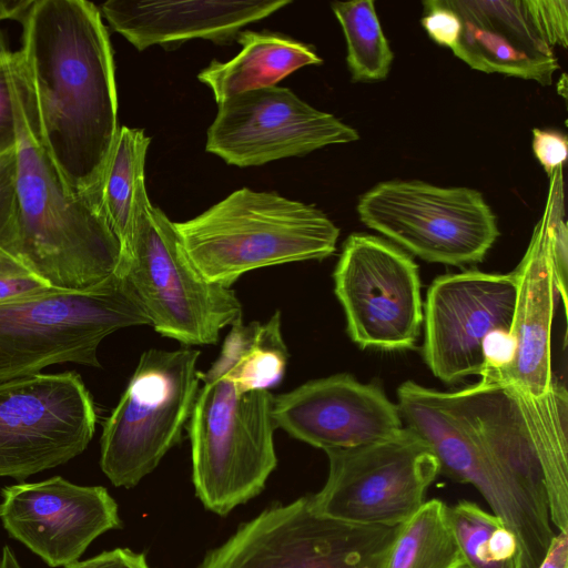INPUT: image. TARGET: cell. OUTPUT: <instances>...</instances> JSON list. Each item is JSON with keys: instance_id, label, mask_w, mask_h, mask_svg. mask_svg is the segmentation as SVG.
Segmentation results:
<instances>
[{"instance_id": "22", "label": "cell", "mask_w": 568, "mask_h": 568, "mask_svg": "<svg viewBox=\"0 0 568 568\" xmlns=\"http://www.w3.org/2000/svg\"><path fill=\"white\" fill-rule=\"evenodd\" d=\"M376 568H464L448 506L437 498L425 501L396 527Z\"/></svg>"}, {"instance_id": "28", "label": "cell", "mask_w": 568, "mask_h": 568, "mask_svg": "<svg viewBox=\"0 0 568 568\" xmlns=\"http://www.w3.org/2000/svg\"><path fill=\"white\" fill-rule=\"evenodd\" d=\"M14 165L13 144L0 153V254L9 252L20 256Z\"/></svg>"}, {"instance_id": "33", "label": "cell", "mask_w": 568, "mask_h": 568, "mask_svg": "<svg viewBox=\"0 0 568 568\" xmlns=\"http://www.w3.org/2000/svg\"><path fill=\"white\" fill-rule=\"evenodd\" d=\"M64 568H150L143 552L114 548L85 560H77Z\"/></svg>"}, {"instance_id": "25", "label": "cell", "mask_w": 568, "mask_h": 568, "mask_svg": "<svg viewBox=\"0 0 568 568\" xmlns=\"http://www.w3.org/2000/svg\"><path fill=\"white\" fill-rule=\"evenodd\" d=\"M332 10L346 40V62L355 82L384 80L394 53L371 0L333 2Z\"/></svg>"}, {"instance_id": "34", "label": "cell", "mask_w": 568, "mask_h": 568, "mask_svg": "<svg viewBox=\"0 0 568 568\" xmlns=\"http://www.w3.org/2000/svg\"><path fill=\"white\" fill-rule=\"evenodd\" d=\"M538 568H568V532L558 531Z\"/></svg>"}, {"instance_id": "13", "label": "cell", "mask_w": 568, "mask_h": 568, "mask_svg": "<svg viewBox=\"0 0 568 568\" xmlns=\"http://www.w3.org/2000/svg\"><path fill=\"white\" fill-rule=\"evenodd\" d=\"M334 292L362 348L414 347L423 324L418 266L394 244L353 233L335 266Z\"/></svg>"}, {"instance_id": "17", "label": "cell", "mask_w": 568, "mask_h": 568, "mask_svg": "<svg viewBox=\"0 0 568 568\" xmlns=\"http://www.w3.org/2000/svg\"><path fill=\"white\" fill-rule=\"evenodd\" d=\"M273 418L277 428L324 452L384 440L403 428L397 405L381 387L345 373L274 396Z\"/></svg>"}, {"instance_id": "3", "label": "cell", "mask_w": 568, "mask_h": 568, "mask_svg": "<svg viewBox=\"0 0 568 568\" xmlns=\"http://www.w3.org/2000/svg\"><path fill=\"white\" fill-rule=\"evenodd\" d=\"M20 257L52 287L87 292L118 272L122 246L99 204L72 193L40 136L19 51L9 52Z\"/></svg>"}, {"instance_id": "7", "label": "cell", "mask_w": 568, "mask_h": 568, "mask_svg": "<svg viewBox=\"0 0 568 568\" xmlns=\"http://www.w3.org/2000/svg\"><path fill=\"white\" fill-rule=\"evenodd\" d=\"M139 325H150V320L129 280L118 272L87 292L59 291L0 305V383L53 364L101 367V342Z\"/></svg>"}, {"instance_id": "37", "label": "cell", "mask_w": 568, "mask_h": 568, "mask_svg": "<svg viewBox=\"0 0 568 568\" xmlns=\"http://www.w3.org/2000/svg\"><path fill=\"white\" fill-rule=\"evenodd\" d=\"M1 565H2V558H1V556H0V568H1Z\"/></svg>"}, {"instance_id": "23", "label": "cell", "mask_w": 568, "mask_h": 568, "mask_svg": "<svg viewBox=\"0 0 568 568\" xmlns=\"http://www.w3.org/2000/svg\"><path fill=\"white\" fill-rule=\"evenodd\" d=\"M151 139L142 129L121 126L108 159L100 186L103 214L123 251L129 242L139 184Z\"/></svg>"}, {"instance_id": "1", "label": "cell", "mask_w": 568, "mask_h": 568, "mask_svg": "<svg viewBox=\"0 0 568 568\" xmlns=\"http://www.w3.org/2000/svg\"><path fill=\"white\" fill-rule=\"evenodd\" d=\"M406 427L432 448L444 474L478 490L516 537L520 568H538L558 531L568 532V394L541 397L480 379L440 392L413 381L397 388Z\"/></svg>"}, {"instance_id": "27", "label": "cell", "mask_w": 568, "mask_h": 568, "mask_svg": "<svg viewBox=\"0 0 568 568\" xmlns=\"http://www.w3.org/2000/svg\"><path fill=\"white\" fill-rule=\"evenodd\" d=\"M59 291L31 270L20 256L9 252L0 254V305L24 302Z\"/></svg>"}, {"instance_id": "26", "label": "cell", "mask_w": 568, "mask_h": 568, "mask_svg": "<svg viewBox=\"0 0 568 568\" xmlns=\"http://www.w3.org/2000/svg\"><path fill=\"white\" fill-rule=\"evenodd\" d=\"M551 182L544 215L549 231L550 257L556 292L559 293L562 307L567 308V227L564 221L562 170L556 169L550 175Z\"/></svg>"}, {"instance_id": "19", "label": "cell", "mask_w": 568, "mask_h": 568, "mask_svg": "<svg viewBox=\"0 0 568 568\" xmlns=\"http://www.w3.org/2000/svg\"><path fill=\"white\" fill-rule=\"evenodd\" d=\"M513 274L517 283V300L510 329V358L503 368L480 377L541 397L555 383L551 324L556 287L545 215L536 225L529 246Z\"/></svg>"}, {"instance_id": "35", "label": "cell", "mask_w": 568, "mask_h": 568, "mask_svg": "<svg viewBox=\"0 0 568 568\" xmlns=\"http://www.w3.org/2000/svg\"><path fill=\"white\" fill-rule=\"evenodd\" d=\"M30 2L31 0H0V21L6 19L20 21Z\"/></svg>"}, {"instance_id": "15", "label": "cell", "mask_w": 568, "mask_h": 568, "mask_svg": "<svg viewBox=\"0 0 568 568\" xmlns=\"http://www.w3.org/2000/svg\"><path fill=\"white\" fill-rule=\"evenodd\" d=\"M516 300L513 273L466 271L436 277L427 293L423 345L432 373L445 383L480 375L489 337L510 333Z\"/></svg>"}, {"instance_id": "14", "label": "cell", "mask_w": 568, "mask_h": 568, "mask_svg": "<svg viewBox=\"0 0 568 568\" xmlns=\"http://www.w3.org/2000/svg\"><path fill=\"white\" fill-rule=\"evenodd\" d=\"M205 150L240 168L300 156L329 144L357 141L358 132L287 88L268 87L219 103Z\"/></svg>"}, {"instance_id": "8", "label": "cell", "mask_w": 568, "mask_h": 568, "mask_svg": "<svg viewBox=\"0 0 568 568\" xmlns=\"http://www.w3.org/2000/svg\"><path fill=\"white\" fill-rule=\"evenodd\" d=\"M191 346L145 351L103 423L100 466L116 487L132 488L178 445L200 388Z\"/></svg>"}, {"instance_id": "38", "label": "cell", "mask_w": 568, "mask_h": 568, "mask_svg": "<svg viewBox=\"0 0 568 568\" xmlns=\"http://www.w3.org/2000/svg\"><path fill=\"white\" fill-rule=\"evenodd\" d=\"M1 153V152H0Z\"/></svg>"}, {"instance_id": "12", "label": "cell", "mask_w": 568, "mask_h": 568, "mask_svg": "<svg viewBox=\"0 0 568 568\" xmlns=\"http://www.w3.org/2000/svg\"><path fill=\"white\" fill-rule=\"evenodd\" d=\"M97 419L77 372L0 383V477L24 479L65 464L85 450Z\"/></svg>"}, {"instance_id": "29", "label": "cell", "mask_w": 568, "mask_h": 568, "mask_svg": "<svg viewBox=\"0 0 568 568\" xmlns=\"http://www.w3.org/2000/svg\"><path fill=\"white\" fill-rule=\"evenodd\" d=\"M423 4L425 13L420 22L429 38L443 47L455 45L462 29L456 12L445 6L443 0H428Z\"/></svg>"}, {"instance_id": "4", "label": "cell", "mask_w": 568, "mask_h": 568, "mask_svg": "<svg viewBox=\"0 0 568 568\" xmlns=\"http://www.w3.org/2000/svg\"><path fill=\"white\" fill-rule=\"evenodd\" d=\"M199 379L186 424L192 480L203 506L226 516L256 497L277 465L274 395L254 389L221 354Z\"/></svg>"}, {"instance_id": "6", "label": "cell", "mask_w": 568, "mask_h": 568, "mask_svg": "<svg viewBox=\"0 0 568 568\" xmlns=\"http://www.w3.org/2000/svg\"><path fill=\"white\" fill-rule=\"evenodd\" d=\"M118 273L132 285L150 325L184 346L216 344L242 320V304L227 286L203 278L185 255L174 222L153 206L145 180L136 191L129 242Z\"/></svg>"}, {"instance_id": "11", "label": "cell", "mask_w": 568, "mask_h": 568, "mask_svg": "<svg viewBox=\"0 0 568 568\" xmlns=\"http://www.w3.org/2000/svg\"><path fill=\"white\" fill-rule=\"evenodd\" d=\"M396 527L323 517L304 496L242 524L197 568H376Z\"/></svg>"}, {"instance_id": "20", "label": "cell", "mask_w": 568, "mask_h": 568, "mask_svg": "<svg viewBox=\"0 0 568 568\" xmlns=\"http://www.w3.org/2000/svg\"><path fill=\"white\" fill-rule=\"evenodd\" d=\"M290 3V0H109L100 11L114 31L142 51L152 45L173 48L192 39L230 43L243 27Z\"/></svg>"}, {"instance_id": "24", "label": "cell", "mask_w": 568, "mask_h": 568, "mask_svg": "<svg viewBox=\"0 0 568 568\" xmlns=\"http://www.w3.org/2000/svg\"><path fill=\"white\" fill-rule=\"evenodd\" d=\"M464 568H520L519 548L503 520L470 500L448 506Z\"/></svg>"}, {"instance_id": "31", "label": "cell", "mask_w": 568, "mask_h": 568, "mask_svg": "<svg viewBox=\"0 0 568 568\" xmlns=\"http://www.w3.org/2000/svg\"><path fill=\"white\" fill-rule=\"evenodd\" d=\"M9 50L0 49V152L14 144V112L9 80Z\"/></svg>"}, {"instance_id": "9", "label": "cell", "mask_w": 568, "mask_h": 568, "mask_svg": "<svg viewBox=\"0 0 568 568\" xmlns=\"http://www.w3.org/2000/svg\"><path fill=\"white\" fill-rule=\"evenodd\" d=\"M356 210L367 227L430 263L480 262L499 235L481 193L465 186L385 181L364 193Z\"/></svg>"}, {"instance_id": "16", "label": "cell", "mask_w": 568, "mask_h": 568, "mask_svg": "<svg viewBox=\"0 0 568 568\" xmlns=\"http://www.w3.org/2000/svg\"><path fill=\"white\" fill-rule=\"evenodd\" d=\"M1 497L6 530L50 567L79 560L95 538L122 526L118 504L102 486L54 476L7 486Z\"/></svg>"}, {"instance_id": "36", "label": "cell", "mask_w": 568, "mask_h": 568, "mask_svg": "<svg viewBox=\"0 0 568 568\" xmlns=\"http://www.w3.org/2000/svg\"><path fill=\"white\" fill-rule=\"evenodd\" d=\"M2 565L1 568H22L16 558L12 549L9 546H4L1 554Z\"/></svg>"}, {"instance_id": "21", "label": "cell", "mask_w": 568, "mask_h": 568, "mask_svg": "<svg viewBox=\"0 0 568 568\" xmlns=\"http://www.w3.org/2000/svg\"><path fill=\"white\" fill-rule=\"evenodd\" d=\"M236 41L242 49L234 58L213 60L197 74L217 104L243 92L275 87L294 71L323 62L313 47L280 33L245 30Z\"/></svg>"}, {"instance_id": "5", "label": "cell", "mask_w": 568, "mask_h": 568, "mask_svg": "<svg viewBox=\"0 0 568 568\" xmlns=\"http://www.w3.org/2000/svg\"><path fill=\"white\" fill-rule=\"evenodd\" d=\"M174 226L199 274L227 287L261 267L326 258L339 236L314 205L247 187Z\"/></svg>"}, {"instance_id": "10", "label": "cell", "mask_w": 568, "mask_h": 568, "mask_svg": "<svg viewBox=\"0 0 568 568\" xmlns=\"http://www.w3.org/2000/svg\"><path fill=\"white\" fill-rule=\"evenodd\" d=\"M325 453L328 475L322 489L308 496L311 507L353 525H400L426 501L440 474L429 445L408 427L384 440Z\"/></svg>"}, {"instance_id": "2", "label": "cell", "mask_w": 568, "mask_h": 568, "mask_svg": "<svg viewBox=\"0 0 568 568\" xmlns=\"http://www.w3.org/2000/svg\"><path fill=\"white\" fill-rule=\"evenodd\" d=\"M20 23L19 53L40 136L68 189L101 207V181L120 129L102 13L84 0H31Z\"/></svg>"}, {"instance_id": "30", "label": "cell", "mask_w": 568, "mask_h": 568, "mask_svg": "<svg viewBox=\"0 0 568 568\" xmlns=\"http://www.w3.org/2000/svg\"><path fill=\"white\" fill-rule=\"evenodd\" d=\"M532 151L548 175L567 160V136L555 130L532 129Z\"/></svg>"}, {"instance_id": "18", "label": "cell", "mask_w": 568, "mask_h": 568, "mask_svg": "<svg viewBox=\"0 0 568 568\" xmlns=\"http://www.w3.org/2000/svg\"><path fill=\"white\" fill-rule=\"evenodd\" d=\"M460 20L450 49L471 69L550 85L559 64L536 0H443Z\"/></svg>"}, {"instance_id": "32", "label": "cell", "mask_w": 568, "mask_h": 568, "mask_svg": "<svg viewBox=\"0 0 568 568\" xmlns=\"http://www.w3.org/2000/svg\"><path fill=\"white\" fill-rule=\"evenodd\" d=\"M540 20L554 44L566 48L568 29V1L536 0Z\"/></svg>"}]
</instances>
